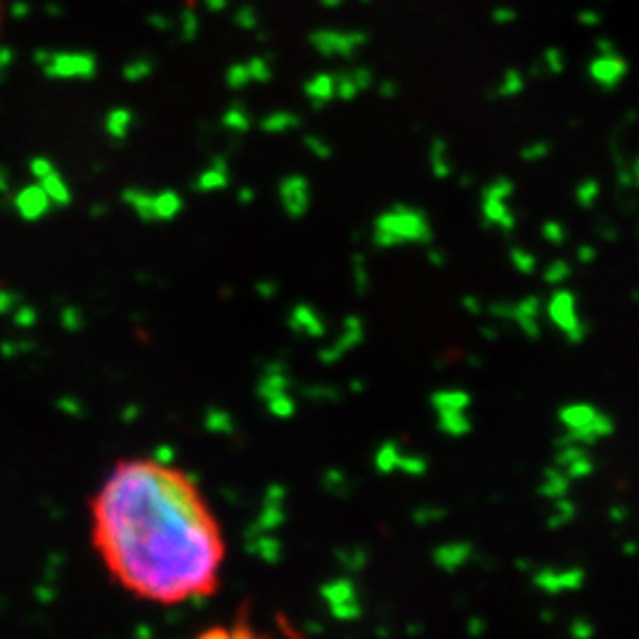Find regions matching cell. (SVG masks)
Instances as JSON below:
<instances>
[{
    "instance_id": "obj_1",
    "label": "cell",
    "mask_w": 639,
    "mask_h": 639,
    "mask_svg": "<svg viewBox=\"0 0 639 639\" xmlns=\"http://www.w3.org/2000/svg\"><path fill=\"white\" fill-rule=\"evenodd\" d=\"M88 538L135 602L187 606L221 590L228 538L202 483L154 455L121 457L88 500Z\"/></svg>"
},
{
    "instance_id": "obj_2",
    "label": "cell",
    "mask_w": 639,
    "mask_h": 639,
    "mask_svg": "<svg viewBox=\"0 0 639 639\" xmlns=\"http://www.w3.org/2000/svg\"><path fill=\"white\" fill-rule=\"evenodd\" d=\"M192 639H301L294 630L275 632L261 625H254L247 618H235L230 623H216L199 630Z\"/></svg>"
},
{
    "instance_id": "obj_3",
    "label": "cell",
    "mask_w": 639,
    "mask_h": 639,
    "mask_svg": "<svg viewBox=\"0 0 639 639\" xmlns=\"http://www.w3.org/2000/svg\"><path fill=\"white\" fill-rule=\"evenodd\" d=\"M41 69L53 79H90L98 62L90 53H50Z\"/></svg>"
},
{
    "instance_id": "obj_4",
    "label": "cell",
    "mask_w": 639,
    "mask_h": 639,
    "mask_svg": "<svg viewBox=\"0 0 639 639\" xmlns=\"http://www.w3.org/2000/svg\"><path fill=\"white\" fill-rule=\"evenodd\" d=\"M15 209L24 221H38V218H43L45 213L53 209V202H50V197L45 195L41 185H31V187H24V190L15 197Z\"/></svg>"
},
{
    "instance_id": "obj_5",
    "label": "cell",
    "mask_w": 639,
    "mask_h": 639,
    "mask_svg": "<svg viewBox=\"0 0 639 639\" xmlns=\"http://www.w3.org/2000/svg\"><path fill=\"white\" fill-rule=\"evenodd\" d=\"M225 185H228V164H225V159H213L211 169L204 171L202 176L197 178L195 190L213 192V190H223Z\"/></svg>"
},
{
    "instance_id": "obj_6",
    "label": "cell",
    "mask_w": 639,
    "mask_h": 639,
    "mask_svg": "<svg viewBox=\"0 0 639 639\" xmlns=\"http://www.w3.org/2000/svg\"><path fill=\"white\" fill-rule=\"evenodd\" d=\"M152 209H154V221H171V218H176L178 213L183 211V199H180L176 192L166 190L161 192V195H154Z\"/></svg>"
},
{
    "instance_id": "obj_7",
    "label": "cell",
    "mask_w": 639,
    "mask_h": 639,
    "mask_svg": "<svg viewBox=\"0 0 639 639\" xmlns=\"http://www.w3.org/2000/svg\"><path fill=\"white\" fill-rule=\"evenodd\" d=\"M133 126V114L131 109H114V112H109L107 116V124H105V131L112 140H126L128 131H131Z\"/></svg>"
},
{
    "instance_id": "obj_8",
    "label": "cell",
    "mask_w": 639,
    "mask_h": 639,
    "mask_svg": "<svg viewBox=\"0 0 639 639\" xmlns=\"http://www.w3.org/2000/svg\"><path fill=\"white\" fill-rule=\"evenodd\" d=\"M41 187L45 190V195L50 197V202L53 204H69L71 202V192L67 187V180H62L60 173H57V169L53 173H48V176L41 178Z\"/></svg>"
},
{
    "instance_id": "obj_9",
    "label": "cell",
    "mask_w": 639,
    "mask_h": 639,
    "mask_svg": "<svg viewBox=\"0 0 639 639\" xmlns=\"http://www.w3.org/2000/svg\"><path fill=\"white\" fill-rule=\"evenodd\" d=\"M152 199H154V195H150V192L135 190V187H131V190L124 192V202L131 206L135 213H138V218H142V221H147V223L154 221Z\"/></svg>"
},
{
    "instance_id": "obj_10",
    "label": "cell",
    "mask_w": 639,
    "mask_h": 639,
    "mask_svg": "<svg viewBox=\"0 0 639 639\" xmlns=\"http://www.w3.org/2000/svg\"><path fill=\"white\" fill-rule=\"evenodd\" d=\"M223 126L230 128V131H235V133H242L249 128V116L242 107L235 105L223 114Z\"/></svg>"
},
{
    "instance_id": "obj_11",
    "label": "cell",
    "mask_w": 639,
    "mask_h": 639,
    "mask_svg": "<svg viewBox=\"0 0 639 639\" xmlns=\"http://www.w3.org/2000/svg\"><path fill=\"white\" fill-rule=\"evenodd\" d=\"M199 34V17L195 10H183V15H180V36H183V41H195Z\"/></svg>"
},
{
    "instance_id": "obj_12",
    "label": "cell",
    "mask_w": 639,
    "mask_h": 639,
    "mask_svg": "<svg viewBox=\"0 0 639 639\" xmlns=\"http://www.w3.org/2000/svg\"><path fill=\"white\" fill-rule=\"evenodd\" d=\"M152 67H154V64H152L150 60H135V62H131V64H126L121 74H124L126 81L138 83V81L147 79V76L152 74Z\"/></svg>"
},
{
    "instance_id": "obj_13",
    "label": "cell",
    "mask_w": 639,
    "mask_h": 639,
    "mask_svg": "<svg viewBox=\"0 0 639 639\" xmlns=\"http://www.w3.org/2000/svg\"><path fill=\"white\" fill-rule=\"evenodd\" d=\"M249 69L244 67V64H232V67L228 69V74H225V81H228V86L232 90H242L244 86L249 83Z\"/></svg>"
},
{
    "instance_id": "obj_14",
    "label": "cell",
    "mask_w": 639,
    "mask_h": 639,
    "mask_svg": "<svg viewBox=\"0 0 639 639\" xmlns=\"http://www.w3.org/2000/svg\"><path fill=\"white\" fill-rule=\"evenodd\" d=\"M53 171H55V164H53V161H50V159L38 157V159L31 161V173H34L36 180L45 178V176H48V173H53Z\"/></svg>"
},
{
    "instance_id": "obj_15",
    "label": "cell",
    "mask_w": 639,
    "mask_h": 639,
    "mask_svg": "<svg viewBox=\"0 0 639 639\" xmlns=\"http://www.w3.org/2000/svg\"><path fill=\"white\" fill-rule=\"evenodd\" d=\"M12 62H15V50L0 48V83H3L5 76H8Z\"/></svg>"
},
{
    "instance_id": "obj_16",
    "label": "cell",
    "mask_w": 639,
    "mask_h": 639,
    "mask_svg": "<svg viewBox=\"0 0 639 639\" xmlns=\"http://www.w3.org/2000/svg\"><path fill=\"white\" fill-rule=\"evenodd\" d=\"M10 15L15 19H24L27 15H31V5L24 3V0H17V3L10 5Z\"/></svg>"
},
{
    "instance_id": "obj_17",
    "label": "cell",
    "mask_w": 639,
    "mask_h": 639,
    "mask_svg": "<svg viewBox=\"0 0 639 639\" xmlns=\"http://www.w3.org/2000/svg\"><path fill=\"white\" fill-rule=\"evenodd\" d=\"M147 22L152 24L154 29L157 31H169L171 29V22L166 17H159V15H152V17H147Z\"/></svg>"
},
{
    "instance_id": "obj_18",
    "label": "cell",
    "mask_w": 639,
    "mask_h": 639,
    "mask_svg": "<svg viewBox=\"0 0 639 639\" xmlns=\"http://www.w3.org/2000/svg\"><path fill=\"white\" fill-rule=\"evenodd\" d=\"M202 3L209 8L211 12H223L225 8H228V0H202Z\"/></svg>"
},
{
    "instance_id": "obj_19",
    "label": "cell",
    "mask_w": 639,
    "mask_h": 639,
    "mask_svg": "<svg viewBox=\"0 0 639 639\" xmlns=\"http://www.w3.org/2000/svg\"><path fill=\"white\" fill-rule=\"evenodd\" d=\"M8 190H10V176H8V171L0 166V192H8Z\"/></svg>"
},
{
    "instance_id": "obj_20",
    "label": "cell",
    "mask_w": 639,
    "mask_h": 639,
    "mask_svg": "<svg viewBox=\"0 0 639 639\" xmlns=\"http://www.w3.org/2000/svg\"><path fill=\"white\" fill-rule=\"evenodd\" d=\"M240 202H242V204H249V202H251V192H249V190H244V192H242V195H240Z\"/></svg>"
},
{
    "instance_id": "obj_21",
    "label": "cell",
    "mask_w": 639,
    "mask_h": 639,
    "mask_svg": "<svg viewBox=\"0 0 639 639\" xmlns=\"http://www.w3.org/2000/svg\"><path fill=\"white\" fill-rule=\"evenodd\" d=\"M45 12H50V15H55V17H57V15H62V12H60V8H57V5H50V8H45Z\"/></svg>"
}]
</instances>
